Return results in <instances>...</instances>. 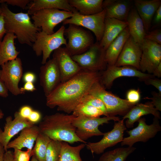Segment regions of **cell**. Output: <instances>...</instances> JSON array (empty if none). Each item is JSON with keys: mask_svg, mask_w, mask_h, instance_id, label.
Returning <instances> with one entry per match:
<instances>
[{"mask_svg": "<svg viewBox=\"0 0 161 161\" xmlns=\"http://www.w3.org/2000/svg\"><path fill=\"white\" fill-rule=\"evenodd\" d=\"M23 81L25 82L33 83L36 79L35 75L31 72H27L24 74L23 76Z\"/></svg>", "mask_w": 161, "mask_h": 161, "instance_id": "cell-44", "label": "cell"}, {"mask_svg": "<svg viewBox=\"0 0 161 161\" xmlns=\"http://www.w3.org/2000/svg\"><path fill=\"white\" fill-rule=\"evenodd\" d=\"M39 77L40 85L47 97L61 83L60 72L53 58L47 61L40 67Z\"/></svg>", "mask_w": 161, "mask_h": 161, "instance_id": "cell-16", "label": "cell"}, {"mask_svg": "<svg viewBox=\"0 0 161 161\" xmlns=\"http://www.w3.org/2000/svg\"><path fill=\"white\" fill-rule=\"evenodd\" d=\"M73 13L57 9H44L37 11L31 16L33 23L37 28L48 34L54 32L55 27Z\"/></svg>", "mask_w": 161, "mask_h": 161, "instance_id": "cell-9", "label": "cell"}, {"mask_svg": "<svg viewBox=\"0 0 161 161\" xmlns=\"http://www.w3.org/2000/svg\"><path fill=\"white\" fill-rule=\"evenodd\" d=\"M126 21L106 18L104 33L100 44L105 51L120 33L127 27Z\"/></svg>", "mask_w": 161, "mask_h": 161, "instance_id": "cell-23", "label": "cell"}, {"mask_svg": "<svg viewBox=\"0 0 161 161\" xmlns=\"http://www.w3.org/2000/svg\"><path fill=\"white\" fill-rule=\"evenodd\" d=\"M124 120L122 119L115 122L113 129L110 131L104 133L103 138L100 141L86 143V145L87 148L93 155L94 153L99 154L103 153L106 149L121 142L123 139L124 132L126 129Z\"/></svg>", "mask_w": 161, "mask_h": 161, "instance_id": "cell-13", "label": "cell"}, {"mask_svg": "<svg viewBox=\"0 0 161 161\" xmlns=\"http://www.w3.org/2000/svg\"><path fill=\"white\" fill-rule=\"evenodd\" d=\"M85 146L86 144L83 143L77 146H72L66 142H62L58 161H82L80 152Z\"/></svg>", "mask_w": 161, "mask_h": 161, "instance_id": "cell-30", "label": "cell"}, {"mask_svg": "<svg viewBox=\"0 0 161 161\" xmlns=\"http://www.w3.org/2000/svg\"><path fill=\"white\" fill-rule=\"evenodd\" d=\"M103 0H68L70 5L80 14L90 15L99 13L103 10Z\"/></svg>", "mask_w": 161, "mask_h": 161, "instance_id": "cell-29", "label": "cell"}, {"mask_svg": "<svg viewBox=\"0 0 161 161\" xmlns=\"http://www.w3.org/2000/svg\"><path fill=\"white\" fill-rule=\"evenodd\" d=\"M33 110V109L30 106H24L20 108L18 112L21 117L27 120Z\"/></svg>", "mask_w": 161, "mask_h": 161, "instance_id": "cell-42", "label": "cell"}, {"mask_svg": "<svg viewBox=\"0 0 161 161\" xmlns=\"http://www.w3.org/2000/svg\"><path fill=\"white\" fill-rule=\"evenodd\" d=\"M106 14L104 9L99 13L90 15H83L76 12L74 13L71 17L64 21L63 24L64 25L73 24L86 28L94 33L97 41L99 42L104 32Z\"/></svg>", "mask_w": 161, "mask_h": 161, "instance_id": "cell-11", "label": "cell"}, {"mask_svg": "<svg viewBox=\"0 0 161 161\" xmlns=\"http://www.w3.org/2000/svg\"><path fill=\"white\" fill-rule=\"evenodd\" d=\"M38 126L35 125L24 128L19 135L8 144L7 148L21 150L23 148L32 150L37 137L40 132Z\"/></svg>", "mask_w": 161, "mask_h": 161, "instance_id": "cell-22", "label": "cell"}, {"mask_svg": "<svg viewBox=\"0 0 161 161\" xmlns=\"http://www.w3.org/2000/svg\"><path fill=\"white\" fill-rule=\"evenodd\" d=\"M126 21L130 36L142 46L146 33L142 20L135 7L130 10Z\"/></svg>", "mask_w": 161, "mask_h": 161, "instance_id": "cell-27", "label": "cell"}, {"mask_svg": "<svg viewBox=\"0 0 161 161\" xmlns=\"http://www.w3.org/2000/svg\"><path fill=\"white\" fill-rule=\"evenodd\" d=\"M135 8L143 22L145 32L149 31L154 15L161 5L160 0H135Z\"/></svg>", "mask_w": 161, "mask_h": 161, "instance_id": "cell-21", "label": "cell"}, {"mask_svg": "<svg viewBox=\"0 0 161 161\" xmlns=\"http://www.w3.org/2000/svg\"><path fill=\"white\" fill-rule=\"evenodd\" d=\"M75 117L72 114L56 113L45 115L39 123L40 131L47 136L51 140L65 142L70 144L80 142L75 134L76 129L72 124Z\"/></svg>", "mask_w": 161, "mask_h": 161, "instance_id": "cell-2", "label": "cell"}, {"mask_svg": "<svg viewBox=\"0 0 161 161\" xmlns=\"http://www.w3.org/2000/svg\"><path fill=\"white\" fill-rule=\"evenodd\" d=\"M142 47L140 70L144 73H153L161 62V44L144 39Z\"/></svg>", "mask_w": 161, "mask_h": 161, "instance_id": "cell-15", "label": "cell"}, {"mask_svg": "<svg viewBox=\"0 0 161 161\" xmlns=\"http://www.w3.org/2000/svg\"><path fill=\"white\" fill-rule=\"evenodd\" d=\"M3 161H14L13 152L7 150L4 154Z\"/></svg>", "mask_w": 161, "mask_h": 161, "instance_id": "cell-49", "label": "cell"}, {"mask_svg": "<svg viewBox=\"0 0 161 161\" xmlns=\"http://www.w3.org/2000/svg\"><path fill=\"white\" fill-rule=\"evenodd\" d=\"M94 106L101 111L105 116H107L105 106L102 100L97 97L88 93L81 99L80 102Z\"/></svg>", "mask_w": 161, "mask_h": 161, "instance_id": "cell-35", "label": "cell"}, {"mask_svg": "<svg viewBox=\"0 0 161 161\" xmlns=\"http://www.w3.org/2000/svg\"><path fill=\"white\" fill-rule=\"evenodd\" d=\"M126 100L129 103L136 104L140 99V93L139 89H131L127 92Z\"/></svg>", "mask_w": 161, "mask_h": 161, "instance_id": "cell-38", "label": "cell"}, {"mask_svg": "<svg viewBox=\"0 0 161 161\" xmlns=\"http://www.w3.org/2000/svg\"><path fill=\"white\" fill-rule=\"evenodd\" d=\"M149 78L143 79L145 83L147 85L153 86L158 90L159 93L161 94V80L157 79H153Z\"/></svg>", "mask_w": 161, "mask_h": 161, "instance_id": "cell-41", "label": "cell"}, {"mask_svg": "<svg viewBox=\"0 0 161 161\" xmlns=\"http://www.w3.org/2000/svg\"><path fill=\"white\" fill-rule=\"evenodd\" d=\"M7 33L4 27V21L2 15L0 16V44L2 40Z\"/></svg>", "mask_w": 161, "mask_h": 161, "instance_id": "cell-45", "label": "cell"}, {"mask_svg": "<svg viewBox=\"0 0 161 161\" xmlns=\"http://www.w3.org/2000/svg\"><path fill=\"white\" fill-rule=\"evenodd\" d=\"M31 161H38L34 155H33L31 159Z\"/></svg>", "mask_w": 161, "mask_h": 161, "instance_id": "cell-53", "label": "cell"}, {"mask_svg": "<svg viewBox=\"0 0 161 161\" xmlns=\"http://www.w3.org/2000/svg\"><path fill=\"white\" fill-rule=\"evenodd\" d=\"M62 141L52 140L46 150L45 161H58L61 154Z\"/></svg>", "mask_w": 161, "mask_h": 161, "instance_id": "cell-34", "label": "cell"}, {"mask_svg": "<svg viewBox=\"0 0 161 161\" xmlns=\"http://www.w3.org/2000/svg\"><path fill=\"white\" fill-rule=\"evenodd\" d=\"M153 19V22L155 24L158 25L160 23L161 21V5L156 12Z\"/></svg>", "mask_w": 161, "mask_h": 161, "instance_id": "cell-48", "label": "cell"}, {"mask_svg": "<svg viewBox=\"0 0 161 161\" xmlns=\"http://www.w3.org/2000/svg\"><path fill=\"white\" fill-rule=\"evenodd\" d=\"M130 36L128 28L127 27L110 44L105 52V61L107 66L115 65Z\"/></svg>", "mask_w": 161, "mask_h": 161, "instance_id": "cell-26", "label": "cell"}, {"mask_svg": "<svg viewBox=\"0 0 161 161\" xmlns=\"http://www.w3.org/2000/svg\"><path fill=\"white\" fill-rule=\"evenodd\" d=\"M51 140L47 136L40 132L32 149L34 155L38 161H45L46 150Z\"/></svg>", "mask_w": 161, "mask_h": 161, "instance_id": "cell-32", "label": "cell"}, {"mask_svg": "<svg viewBox=\"0 0 161 161\" xmlns=\"http://www.w3.org/2000/svg\"><path fill=\"white\" fill-rule=\"evenodd\" d=\"M100 73L82 70L66 81L61 83L46 97V105L58 111L72 112L82 98L89 92L93 85L99 81Z\"/></svg>", "mask_w": 161, "mask_h": 161, "instance_id": "cell-1", "label": "cell"}, {"mask_svg": "<svg viewBox=\"0 0 161 161\" xmlns=\"http://www.w3.org/2000/svg\"><path fill=\"white\" fill-rule=\"evenodd\" d=\"M16 37L11 32H7L0 44V66L18 57L20 52L15 46L14 40Z\"/></svg>", "mask_w": 161, "mask_h": 161, "instance_id": "cell-28", "label": "cell"}, {"mask_svg": "<svg viewBox=\"0 0 161 161\" xmlns=\"http://www.w3.org/2000/svg\"><path fill=\"white\" fill-rule=\"evenodd\" d=\"M89 93L102 100L106 107L107 116L114 117L117 115L124 116L135 105L107 91L99 81L93 85Z\"/></svg>", "mask_w": 161, "mask_h": 161, "instance_id": "cell-5", "label": "cell"}, {"mask_svg": "<svg viewBox=\"0 0 161 161\" xmlns=\"http://www.w3.org/2000/svg\"><path fill=\"white\" fill-rule=\"evenodd\" d=\"M137 121L138 123L136 127L127 131L129 136L123 138L121 142V146L126 145L133 146L135 143L138 142H145L154 137L161 130L158 119L155 117L150 125L147 124L144 118H140Z\"/></svg>", "mask_w": 161, "mask_h": 161, "instance_id": "cell-12", "label": "cell"}, {"mask_svg": "<svg viewBox=\"0 0 161 161\" xmlns=\"http://www.w3.org/2000/svg\"><path fill=\"white\" fill-rule=\"evenodd\" d=\"M0 80L4 83L8 91L18 95L25 93L18 85L23 76V68L20 58L17 57L1 66Z\"/></svg>", "mask_w": 161, "mask_h": 161, "instance_id": "cell-10", "label": "cell"}, {"mask_svg": "<svg viewBox=\"0 0 161 161\" xmlns=\"http://www.w3.org/2000/svg\"><path fill=\"white\" fill-rule=\"evenodd\" d=\"M152 97L150 98L155 108L158 111H161V94L156 92H152Z\"/></svg>", "mask_w": 161, "mask_h": 161, "instance_id": "cell-40", "label": "cell"}, {"mask_svg": "<svg viewBox=\"0 0 161 161\" xmlns=\"http://www.w3.org/2000/svg\"><path fill=\"white\" fill-rule=\"evenodd\" d=\"M103 7L106 10V18L126 21L131 4L129 0H105L103 1Z\"/></svg>", "mask_w": 161, "mask_h": 161, "instance_id": "cell-20", "label": "cell"}, {"mask_svg": "<svg viewBox=\"0 0 161 161\" xmlns=\"http://www.w3.org/2000/svg\"><path fill=\"white\" fill-rule=\"evenodd\" d=\"M105 52L99 42L97 41L85 52L72 57L82 70L99 72L105 70L107 67Z\"/></svg>", "mask_w": 161, "mask_h": 161, "instance_id": "cell-8", "label": "cell"}, {"mask_svg": "<svg viewBox=\"0 0 161 161\" xmlns=\"http://www.w3.org/2000/svg\"><path fill=\"white\" fill-rule=\"evenodd\" d=\"M30 0H0V3H5L7 4L13 6H17L23 9H27L28 4L30 2Z\"/></svg>", "mask_w": 161, "mask_h": 161, "instance_id": "cell-39", "label": "cell"}, {"mask_svg": "<svg viewBox=\"0 0 161 161\" xmlns=\"http://www.w3.org/2000/svg\"><path fill=\"white\" fill-rule=\"evenodd\" d=\"M8 96V91L4 83L0 80V97H7Z\"/></svg>", "mask_w": 161, "mask_h": 161, "instance_id": "cell-47", "label": "cell"}, {"mask_svg": "<svg viewBox=\"0 0 161 161\" xmlns=\"http://www.w3.org/2000/svg\"><path fill=\"white\" fill-rule=\"evenodd\" d=\"M120 120V118L116 116L91 118L80 116L74 119L72 124L76 129L77 137L86 143L85 141L89 138L103 135L104 133L98 129L99 126L108 123L111 120L117 121Z\"/></svg>", "mask_w": 161, "mask_h": 161, "instance_id": "cell-7", "label": "cell"}, {"mask_svg": "<svg viewBox=\"0 0 161 161\" xmlns=\"http://www.w3.org/2000/svg\"><path fill=\"white\" fill-rule=\"evenodd\" d=\"M52 58L55 60L61 76V83L72 77L82 70L72 59L65 47H61L53 52Z\"/></svg>", "mask_w": 161, "mask_h": 161, "instance_id": "cell-17", "label": "cell"}, {"mask_svg": "<svg viewBox=\"0 0 161 161\" xmlns=\"http://www.w3.org/2000/svg\"><path fill=\"white\" fill-rule=\"evenodd\" d=\"M100 73V82L106 89L112 86L116 79L122 77H136L141 80L152 78V75L142 72L131 66H117L115 65L107 66L106 69Z\"/></svg>", "mask_w": 161, "mask_h": 161, "instance_id": "cell-14", "label": "cell"}, {"mask_svg": "<svg viewBox=\"0 0 161 161\" xmlns=\"http://www.w3.org/2000/svg\"><path fill=\"white\" fill-rule=\"evenodd\" d=\"M41 118V115L40 112L33 110L27 120L35 124L39 122Z\"/></svg>", "mask_w": 161, "mask_h": 161, "instance_id": "cell-43", "label": "cell"}, {"mask_svg": "<svg viewBox=\"0 0 161 161\" xmlns=\"http://www.w3.org/2000/svg\"><path fill=\"white\" fill-rule=\"evenodd\" d=\"M5 151L3 147L0 144V161H3Z\"/></svg>", "mask_w": 161, "mask_h": 161, "instance_id": "cell-51", "label": "cell"}, {"mask_svg": "<svg viewBox=\"0 0 161 161\" xmlns=\"http://www.w3.org/2000/svg\"><path fill=\"white\" fill-rule=\"evenodd\" d=\"M4 114L2 110L0 109V120L4 117Z\"/></svg>", "mask_w": 161, "mask_h": 161, "instance_id": "cell-52", "label": "cell"}, {"mask_svg": "<svg viewBox=\"0 0 161 161\" xmlns=\"http://www.w3.org/2000/svg\"><path fill=\"white\" fill-rule=\"evenodd\" d=\"M72 113L75 117L82 116L88 117L96 118L104 115L103 112L98 109L81 103L77 105Z\"/></svg>", "mask_w": 161, "mask_h": 161, "instance_id": "cell-33", "label": "cell"}, {"mask_svg": "<svg viewBox=\"0 0 161 161\" xmlns=\"http://www.w3.org/2000/svg\"><path fill=\"white\" fill-rule=\"evenodd\" d=\"M64 35L68 39L65 48L72 56L83 53L94 43L89 31L75 25L69 24L65 29Z\"/></svg>", "mask_w": 161, "mask_h": 161, "instance_id": "cell-6", "label": "cell"}, {"mask_svg": "<svg viewBox=\"0 0 161 161\" xmlns=\"http://www.w3.org/2000/svg\"><path fill=\"white\" fill-rule=\"evenodd\" d=\"M136 149L133 146H129L117 148L103 153L98 161H125Z\"/></svg>", "mask_w": 161, "mask_h": 161, "instance_id": "cell-31", "label": "cell"}, {"mask_svg": "<svg viewBox=\"0 0 161 161\" xmlns=\"http://www.w3.org/2000/svg\"><path fill=\"white\" fill-rule=\"evenodd\" d=\"M22 91L25 92L26 91L33 92L36 90V89L33 83H25L23 86L21 88Z\"/></svg>", "mask_w": 161, "mask_h": 161, "instance_id": "cell-46", "label": "cell"}, {"mask_svg": "<svg viewBox=\"0 0 161 161\" xmlns=\"http://www.w3.org/2000/svg\"><path fill=\"white\" fill-rule=\"evenodd\" d=\"M153 115L154 117L160 119V114L159 111L154 107L151 102L145 103H137L134 105L124 116L123 119H127L125 122L126 127H133L134 123L141 117L148 114Z\"/></svg>", "mask_w": 161, "mask_h": 161, "instance_id": "cell-24", "label": "cell"}, {"mask_svg": "<svg viewBox=\"0 0 161 161\" xmlns=\"http://www.w3.org/2000/svg\"><path fill=\"white\" fill-rule=\"evenodd\" d=\"M153 75L158 77H161V62L158 65L153 72Z\"/></svg>", "mask_w": 161, "mask_h": 161, "instance_id": "cell-50", "label": "cell"}, {"mask_svg": "<svg viewBox=\"0 0 161 161\" xmlns=\"http://www.w3.org/2000/svg\"><path fill=\"white\" fill-rule=\"evenodd\" d=\"M65 28V26L63 25L52 34H48L41 30L37 33L35 40L32 46L37 56L42 54V64L47 62L52 52L63 45H66L67 41L64 37Z\"/></svg>", "mask_w": 161, "mask_h": 161, "instance_id": "cell-4", "label": "cell"}, {"mask_svg": "<svg viewBox=\"0 0 161 161\" xmlns=\"http://www.w3.org/2000/svg\"><path fill=\"white\" fill-rule=\"evenodd\" d=\"M2 13V10L1 5L0 4V16L1 15Z\"/></svg>", "mask_w": 161, "mask_h": 161, "instance_id": "cell-54", "label": "cell"}, {"mask_svg": "<svg viewBox=\"0 0 161 161\" xmlns=\"http://www.w3.org/2000/svg\"><path fill=\"white\" fill-rule=\"evenodd\" d=\"M146 39L155 43L161 44V30L157 29L148 32L145 37Z\"/></svg>", "mask_w": 161, "mask_h": 161, "instance_id": "cell-37", "label": "cell"}, {"mask_svg": "<svg viewBox=\"0 0 161 161\" xmlns=\"http://www.w3.org/2000/svg\"><path fill=\"white\" fill-rule=\"evenodd\" d=\"M61 10L75 13L77 10L71 6L68 0H31L27 5L28 13L32 15L37 11L44 9Z\"/></svg>", "mask_w": 161, "mask_h": 161, "instance_id": "cell-25", "label": "cell"}, {"mask_svg": "<svg viewBox=\"0 0 161 161\" xmlns=\"http://www.w3.org/2000/svg\"><path fill=\"white\" fill-rule=\"evenodd\" d=\"M142 52V46L130 36L114 65L117 66H131L140 70Z\"/></svg>", "mask_w": 161, "mask_h": 161, "instance_id": "cell-19", "label": "cell"}, {"mask_svg": "<svg viewBox=\"0 0 161 161\" xmlns=\"http://www.w3.org/2000/svg\"><path fill=\"white\" fill-rule=\"evenodd\" d=\"M34 125L21 117L18 112H16L13 119L11 116H7L6 118L4 130L0 128V144L7 151V146L13 137L24 128Z\"/></svg>", "mask_w": 161, "mask_h": 161, "instance_id": "cell-18", "label": "cell"}, {"mask_svg": "<svg viewBox=\"0 0 161 161\" xmlns=\"http://www.w3.org/2000/svg\"><path fill=\"white\" fill-rule=\"evenodd\" d=\"M1 5L7 33H13L20 44L32 46L41 29L35 26L27 13H14L10 10L7 4Z\"/></svg>", "mask_w": 161, "mask_h": 161, "instance_id": "cell-3", "label": "cell"}, {"mask_svg": "<svg viewBox=\"0 0 161 161\" xmlns=\"http://www.w3.org/2000/svg\"><path fill=\"white\" fill-rule=\"evenodd\" d=\"M13 152L14 161H30L31 157L34 155L32 149L26 151L14 149Z\"/></svg>", "mask_w": 161, "mask_h": 161, "instance_id": "cell-36", "label": "cell"}]
</instances>
